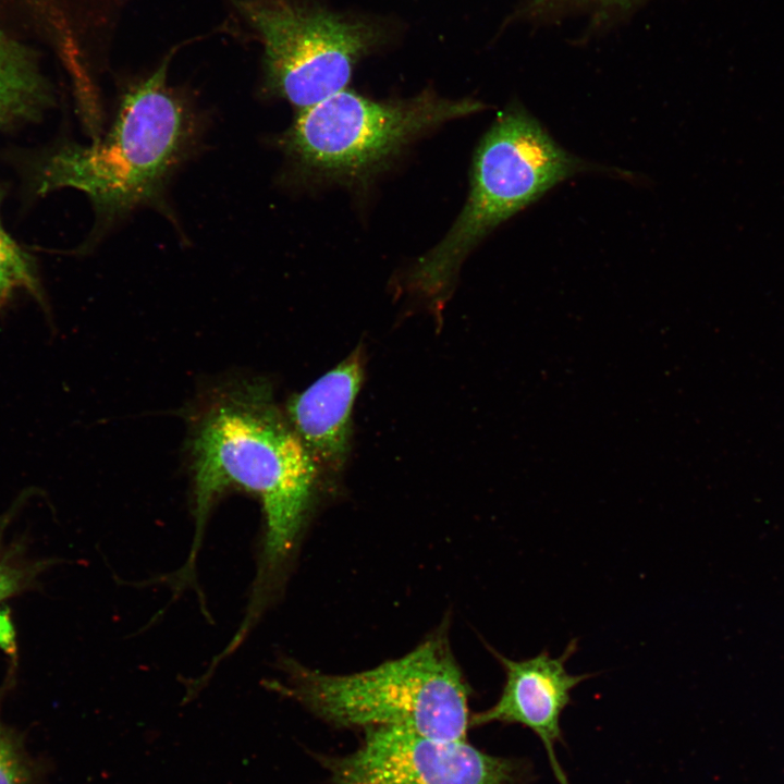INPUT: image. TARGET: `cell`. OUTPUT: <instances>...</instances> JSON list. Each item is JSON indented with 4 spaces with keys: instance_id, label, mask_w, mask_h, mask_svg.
<instances>
[{
    "instance_id": "4fadbf2b",
    "label": "cell",
    "mask_w": 784,
    "mask_h": 784,
    "mask_svg": "<svg viewBox=\"0 0 784 784\" xmlns=\"http://www.w3.org/2000/svg\"><path fill=\"white\" fill-rule=\"evenodd\" d=\"M34 575L35 567L19 558L17 550L5 544L0 534V604L23 590ZM10 637L0 630V645H8Z\"/></svg>"
},
{
    "instance_id": "8992f818",
    "label": "cell",
    "mask_w": 784,
    "mask_h": 784,
    "mask_svg": "<svg viewBox=\"0 0 784 784\" xmlns=\"http://www.w3.org/2000/svg\"><path fill=\"white\" fill-rule=\"evenodd\" d=\"M260 44L261 87L297 110L346 88L356 64L391 39L382 20L333 12L314 0H226Z\"/></svg>"
},
{
    "instance_id": "5b68a950",
    "label": "cell",
    "mask_w": 784,
    "mask_h": 784,
    "mask_svg": "<svg viewBox=\"0 0 784 784\" xmlns=\"http://www.w3.org/2000/svg\"><path fill=\"white\" fill-rule=\"evenodd\" d=\"M483 108L473 98H444L429 88L396 100H373L345 88L297 110L279 145L303 176L359 184L428 131Z\"/></svg>"
},
{
    "instance_id": "8fae6325",
    "label": "cell",
    "mask_w": 784,
    "mask_h": 784,
    "mask_svg": "<svg viewBox=\"0 0 784 784\" xmlns=\"http://www.w3.org/2000/svg\"><path fill=\"white\" fill-rule=\"evenodd\" d=\"M7 188L0 184V314L20 293H25L49 315L47 295L35 258L21 246L5 230L1 218V206Z\"/></svg>"
},
{
    "instance_id": "ba28073f",
    "label": "cell",
    "mask_w": 784,
    "mask_h": 784,
    "mask_svg": "<svg viewBox=\"0 0 784 784\" xmlns=\"http://www.w3.org/2000/svg\"><path fill=\"white\" fill-rule=\"evenodd\" d=\"M572 640L558 658L542 651L535 657L512 660L497 654L505 673V682L498 701L488 710L470 719L475 725L500 722L520 724L531 730L542 742L552 771L560 784H568L555 755V744L562 740L561 715L571 703L572 690L593 676L569 674L566 661L576 651Z\"/></svg>"
},
{
    "instance_id": "5bb4252c",
    "label": "cell",
    "mask_w": 784,
    "mask_h": 784,
    "mask_svg": "<svg viewBox=\"0 0 784 784\" xmlns=\"http://www.w3.org/2000/svg\"><path fill=\"white\" fill-rule=\"evenodd\" d=\"M0 784H29V769L17 742L0 724Z\"/></svg>"
},
{
    "instance_id": "52a82bcc",
    "label": "cell",
    "mask_w": 784,
    "mask_h": 784,
    "mask_svg": "<svg viewBox=\"0 0 784 784\" xmlns=\"http://www.w3.org/2000/svg\"><path fill=\"white\" fill-rule=\"evenodd\" d=\"M334 784H522V760L495 757L467 739L434 738L396 726L366 728L353 752L321 759Z\"/></svg>"
},
{
    "instance_id": "7c38bea8",
    "label": "cell",
    "mask_w": 784,
    "mask_h": 784,
    "mask_svg": "<svg viewBox=\"0 0 784 784\" xmlns=\"http://www.w3.org/2000/svg\"><path fill=\"white\" fill-rule=\"evenodd\" d=\"M644 0H526L519 16L543 20L576 9H592L600 16L626 12ZM517 15V16H518Z\"/></svg>"
},
{
    "instance_id": "3957f363",
    "label": "cell",
    "mask_w": 784,
    "mask_h": 784,
    "mask_svg": "<svg viewBox=\"0 0 784 784\" xmlns=\"http://www.w3.org/2000/svg\"><path fill=\"white\" fill-rule=\"evenodd\" d=\"M591 169L563 149L523 106L509 105L481 137L466 203L443 238L413 266L408 281L440 304L469 253L493 229L569 176Z\"/></svg>"
},
{
    "instance_id": "7a4b0ae2",
    "label": "cell",
    "mask_w": 784,
    "mask_h": 784,
    "mask_svg": "<svg viewBox=\"0 0 784 784\" xmlns=\"http://www.w3.org/2000/svg\"><path fill=\"white\" fill-rule=\"evenodd\" d=\"M181 46H174L151 73L125 86L102 138L88 145L63 144L38 161L33 180L37 194L65 187L83 192L101 228L160 199L199 134L192 103L168 79Z\"/></svg>"
},
{
    "instance_id": "30bf717a",
    "label": "cell",
    "mask_w": 784,
    "mask_h": 784,
    "mask_svg": "<svg viewBox=\"0 0 784 784\" xmlns=\"http://www.w3.org/2000/svg\"><path fill=\"white\" fill-rule=\"evenodd\" d=\"M54 103L34 50L0 24V133L40 122Z\"/></svg>"
},
{
    "instance_id": "9c48e42d",
    "label": "cell",
    "mask_w": 784,
    "mask_h": 784,
    "mask_svg": "<svg viewBox=\"0 0 784 784\" xmlns=\"http://www.w3.org/2000/svg\"><path fill=\"white\" fill-rule=\"evenodd\" d=\"M364 378L356 348L287 404V419L317 463L339 470L350 451L351 416Z\"/></svg>"
},
{
    "instance_id": "6da1fadb",
    "label": "cell",
    "mask_w": 784,
    "mask_h": 784,
    "mask_svg": "<svg viewBox=\"0 0 784 784\" xmlns=\"http://www.w3.org/2000/svg\"><path fill=\"white\" fill-rule=\"evenodd\" d=\"M196 531L176 585L192 578L208 512L228 487L259 498L266 520L262 551L242 633H248L284 577L310 513L318 465L260 385L229 391L201 416L193 439Z\"/></svg>"
},
{
    "instance_id": "277c9868",
    "label": "cell",
    "mask_w": 784,
    "mask_h": 784,
    "mask_svg": "<svg viewBox=\"0 0 784 784\" xmlns=\"http://www.w3.org/2000/svg\"><path fill=\"white\" fill-rule=\"evenodd\" d=\"M287 684H271L339 726H396L466 739L468 687L444 634L363 672L334 675L286 661Z\"/></svg>"
}]
</instances>
